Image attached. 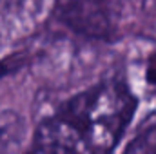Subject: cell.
<instances>
[{
  "mask_svg": "<svg viewBox=\"0 0 156 154\" xmlns=\"http://www.w3.org/2000/svg\"><path fill=\"white\" fill-rule=\"evenodd\" d=\"M123 154H156V125L142 129L125 147Z\"/></svg>",
  "mask_w": 156,
  "mask_h": 154,
  "instance_id": "cell-4",
  "label": "cell"
},
{
  "mask_svg": "<svg viewBox=\"0 0 156 154\" xmlns=\"http://www.w3.org/2000/svg\"><path fill=\"white\" fill-rule=\"evenodd\" d=\"M9 2H11V0H0V9H4V7L9 4Z\"/></svg>",
  "mask_w": 156,
  "mask_h": 154,
  "instance_id": "cell-5",
  "label": "cell"
},
{
  "mask_svg": "<svg viewBox=\"0 0 156 154\" xmlns=\"http://www.w3.org/2000/svg\"><path fill=\"white\" fill-rule=\"evenodd\" d=\"M62 18L75 31L94 38H107L115 29L109 0H64Z\"/></svg>",
  "mask_w": 156,
  "mask_h": 154,
  "instance_id": "cell-2",
  "label": "cell"
},
{
  "mask_svg": "<svg viewBox=\"0 0 156 154\" xmlns=\"http://www.w3.org/2000/svg\"><path fill=\"white\" fill-rule=\"evenodd\" d=\"M22 142V125L13 113L0 114V154H13L16 143Z\"/></svg>",
  "mask_w": 156,
  "mask_h": 154,
  "instance_id": "cell-3",
  "label": "cell"
},
{
  "mask_svg": "<svg viewBox=\"0 0 156 154\" xmlns=\"http://www.w3.org/2000/svg\"><path fill=\"white\" fill-rule=\"evenodd\" d=\"M120 80H107L69 98L35 134L37 154H113L136 111Z\"/></svg>",
  "mask_w": 156,
  "mask_h": 154,
  "instance_id": "cell-1",
  "label": "cell"
}]
</instances>
